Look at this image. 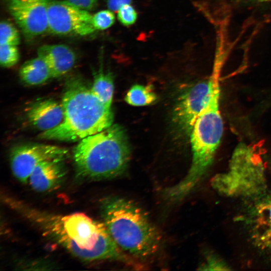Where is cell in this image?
<instances>
[{
	"mask_svg": "<svg viewBox=\"0 0 271 271\" xmlns=\"http://www.w3.org/2000/svg\"><path fill=\"white\" fill-rule=\"evenodd\" d=\"M138 14L134 8L130 5L122 6L117 11V19L119 22L124 26H130L136 22Z\"/></svg>",
	"mask_w": 271,
	"mask_h": 271,
	"instance_id": "cell-22",
	"label": "cell"
},
{
	"mask_svg": "<svg viewBox=\"0 0 271 271\" xmlns=\"http://www.w3.org/2000/svg\"><path fill=\"white\" fill-rule=\"evenodd\" d=\"M130 149L122 127L115 124L80 140L73 158L77 177L101 180L119 177L125 172Z\"/></svg>",
	"mask_w": 271,
	"mask_h": 271,
	"instance_id": "cell-5",
	"label": "cell"
},
{
	"mask_svg": "<svg viewBox=\"0 0 271 271\" xmlns=\"http://www.w3.org/2000/svg\"><path fill=\"white\" fill-rule=\"evenodd\" d=\"M198 269L203 270H229L232 269L225 261L213 253H210L205 256V259Z\"/></svg>",
	"mask_w": 271,
	"mask_h": 271,
	"instance_id": "cell-20",
	"label": "cell"
},
{
	"mask_svg": "<svg viewBox=\"0 0 271 271\" xmlns=\"http://www.w3.org/2000/svg\"><path fill=\"white\" fill-rule=\"evenodd\" d=\"M20 54L15 45H0V63L2 66L9 68L19 61Z\"/></svg>",
	"mask_w": 271,
	"mask_h": 271,
	"instance_id": "cell-19",
	"label": "cell"
},
{
	"mask_svg": "<svg viewBox=\"0 0 271 271\" xmlns=\"http://www.w3.org/2000/svg\"><path fill=\"white\" fill-rule=\"evenodd\" d=\"M213 189L219 195L241 201L253 198L269 187L265 163L253 147L239 143L234 150L224 172L211 180Z\"/></svg>",
	"mask_w": 271,
	"mask_h": 271,
	"instance_id": "cell-6",
	"label": "cell"
},
{
	"mask_svg": "<svg viewBox=\"0 0 271 271\" xmlns=\"http://www.w3.org/2000/svg\"><path fill=\"white\" fill-rule=\"evenodd\" d=\"M250 1H255V2H268V1H269L270 0H250Z\"/></svg>",
	"mask_w": 271,
	"mask_h": 271,
	"instance_id": "cell-25",
	"label": "cell"
},
{
	"mask_svg": "<svg viewBox=\"0 0 271 271\" xmlns=\"http://www.w3.org/2000/svg\"><path fill=\"white\" fill-rule=\"evenodd\" d=\"M48 21V31L60 36H84L96 30L93 16L66 1H50Z\"/></svg>",
	"mask_w": 271,
	"mask_h": 271,
	"instance_id": "cell-8",
	"label": "cell"
},
{
	"mask_svg": "<svg viewBox=\"0 0 271 271\" xmlns=\"http://www.w3.org/2000/svg\"><path fill=\"white\" fill-rule=\"evenodd\" d=\"M157 98V95L151 86L135 84L127 91L124 100L130 105L141 106L150 105Z\"/></svg>",
	"mask_w": 271,
	"mask_h": 271,
	"instance_id": "cell-17",
	"label": "cell"
},
{
	"mask_svg": "<svg viewBox=\"0 0 271 271\" xmlns=\"http://www.w3.org/2000/svg\"><path fill=\"white\" fill-rule=\"evenodd\" d=\"M64 119L57 127L39 135L41 139L75 142L98 133L112 124L113 115L80 78L67 83L62 96Z\"/></svg>",
	"mask_w": 271,
	"mask_h": 271,
	"instance_id": "cell-3",
	"label": "cell"
},
{
	"mask_svg": "<svg viewBox=\"0 0 271 271\" xmlns=\"http://www.w3.org/2000/svg\"><path fill=\"white\" fill-rule=\"evenodd\" d=\"M37 54L47 64L52 78L67 73L74 66L76 59L74 51L62 44L43 45L38 48Z\"/></svg>",
	"mask_w": 271,
	"mask_h": 271,
	"instance_id": "cell-14",
	"label": "cell"
},
{
	"mask_svg": "<svg viewBox=\"0 0 271 271\" xmlns=\"http://www.w3.org/2000/svg\"><path fill=\"white\" fill-rule=\"evenodd\" d=\"M70 4L86 11L93 9L98 0H65Z\"/></svg>",
	"mask_w": 271,
	"mask_h": 271,
	"instance_id": "cell-23",
	"label": "cell"
},
{
	"mask_svg": "<svg viewBox=\"0 0 271 271\" xmlns=\"http://www.w3.org/2000/svg\"><path fill=\"white\" fill-rule=\"evenodd\" d=\"M210 91L209 78L191 86L179 98L173 113V121L182 133L190 135L198 117L207 104Z\"/></svg>",
	"mask_w": 271,
	"mask_h": 271,
	"instance_id": "cell-10",
	"label": "cell"
},
{
	"mask_svg": "<svg viewBox=\"0 0 271 271\" xmlns=\"http://www.w3.org/2000/svg\"><path fill=\"white\" fill-rule=\"evenodd\" d=\"M50 0H8L9 11L28 38L48 30V8Z\"/></svg>",
	"mask_w": 271,
	"mask_h": 271,
	"instance_id": "cell-11",
	"label": "cell"
},
{
	"mask_svg": "<svg viewBox=\"0 0 271 271\" xmlns=\"http://www.w3.org/2000/svg\"><path fill=\"white\" fill-rule=\"evenodd\" d=\"M132 0H107L108 9L113 12L118 11L122 6L130 4Z\"/></svg>",
	"mask_w": 271,
	"mask_h": 271,
	"instance_id": "cell-24",
	"label": "cell"
},
{
	"mask_svg": "<svg viewBox=\"0 0 271 271\" xmlns=\"http://www.w3.org/2000/svg\"><path fill=\"white\" fill-rule=\"evenodd\" d=\"M91 88L94 94L105 106L111 108L114 91L112 73L109 71L104 72L100 67L98 71L94 75L93 82Z\"/></svg>",
	"mask_w": 271,
	"mask_h": 271,
	"instance_id": "cell-16",
	"label": "cell"
},
{
	"mask_svg": "<svg viewBox=\"0 0 271 271\" xmlns=\"http://www.w3.org/2000/svg\"><path fill=\"white\" fill-rule=\"evenodd\" d=\"M64 160H52L39 164L31 174L28 183L39 192L53 191L60 187L67 174Z\"/></svg>",
	"mask_w": 271,
	"mask_h": 271,
	"instance_id": "cell-12",
	"label": "cell"
},
{
	"mask_svg": "<svg viewBox=\"0 0 271 271\" xmlns=\"http://www.w3.org/2000/svg\"><path fill=\"white\" fill-rule=\"evenodd\" d=\"M115 16L111 10H102L93 16L96 30H104L110 27L115 22Z\"/></svg>",
	"mask_w": 271,
	"mask_h": 271,
	"instance_id": "cell-21",
	"label": "cell"
},
{
	"mask_svg": "<svg viewBox=\"0 0 271 271\" xmlns=\"http://www.w3.org/2000/svg\"><path fill=\"white\" fill-rule=\"evenodd\" d=\"M103 223L118 246L140 259L151 256L158 250L161 236L144 210L129 199L117 197L101 202Z\"/></svg>",
	"mask_w": 271,
	"mask_h": 271,
	"instance_id": "cell-4",
	"label": "cell"
},
{
	"mask_svg": "<svg viewBox=\"0 0 271 271\" xmlns=\"http://www.w3.org/2000/svg\"><path fill=\"white\" fill-rule=\"evenodd\" d=\"M218 61L209 77L210 95L207 104L198 117L190 134L192 159L185 177L165 193L172 202L181 201L201 182L214 160L223 132V122L220 110V71Z\"/></svg>",
	"mask_w": 271,
	"mask_h": 271,
	"instance_id": "cell-2",
	"label": "cell"
},
{
	"mask_svg": "<svg viewBox=\"0 0 271 271\" xmlns=\"http://www.w3.org/2000/svg\"><path fill=\"white\" fill-rule=\"evenodd\" d=\"M3 199L9 207L37 227L45 236L82 260L107 259L130 263L103 222L81 213L65 216L51 213L6 195Z\"/></svg>",
	"mask_w": 271,
	"mask_h": 271,
	"instance_id": "cell-1",
	"label": "cell"
},
{
	"mask_svg": "<svg viewBox=\"0 0 271 271\" xmlns=\"http://www.w3.org/2000/svg\"><path fill=\"white\" fill-rule=\"evenodd\" d=\"M28 121L42 132L58 126L63 120L64 113L62 103L50 99L36 101L26 110Z\"/></svg>",
	"mask_w": 271,
	"mask_h": 271,
	"instance_id": "cell-13",
	"label": "cell"
},
{
	"mask_svg": "<svg viewBox=\"0 0 271 271\" xmlns=\"http://www.w3.org/2000/svg\"><path fill=\"white\" fill-rule=\"evenodd\" d=\"M69 155L68 150L63 147L41 144H24L12 150L10 167L15 178L26 184L31 174L39 164L48 160H65Z\"/></svg>",
	"mask_w": 271,
	"mask_h": 271,
	"instance_id": "cell-9",
	"label": "cell"
},
{
	"mask_svg": "<svg viewBox=\"0 0 271 271\" xmlns=\"http://www.w3.org/2000/svg\"><path fill=\"white\" fill-rule=\"evenodd\" d=\"M241 202L237 220L244 227L252 245L271 260V187Z\"/></svg>",
	"mask_w": 271,
	"mask_h": 271,
	"instance_id": "cell-7",
	"label": "cell"
},
{
	"mask_svg": "<svg viewBox=\"0 0 271 271\" xmlns=\"http://www.w3.org/2000/svg\"><path fill=\"white\" fill-rule=\"evenodd\" d=\"M20 42V34L14 25L8 21H2L0 25V45L17 46Z\"/></svg>",
	"mask_w": 271,
	"mask_h": 271,
	"instance_id": "cell-18",
	"label": "cell"
},
{
	"mask_svg": "<svg viewBox=\"0 0 271 271\" xmlns=\"http://www.w3.org/2000/svg\"><path fill=\"white\" fill-rule=\"evenodd\" d=\"M21 80L28 85H38L52 78L50 70L46 62L38 56L25 62L20 69Z\"/></svg>",
	"mask_w": 271,
	"mask_h": 271,
	"instance_id": "cell-15",
	"label": "cell"
}]
</instances>
